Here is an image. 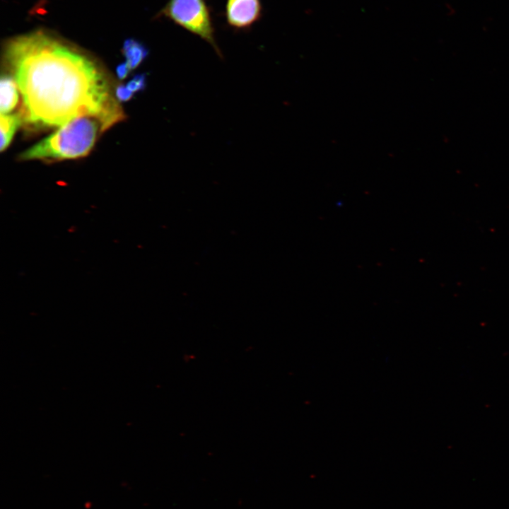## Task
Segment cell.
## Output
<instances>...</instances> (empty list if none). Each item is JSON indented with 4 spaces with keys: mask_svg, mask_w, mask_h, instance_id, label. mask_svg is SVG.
<instances>
[{
    "mask_svg": "<svg viewBox=\"0 0 509 509\" xmlns=\"http://www.w3.org/2000/svg\"><path fill=\"white\" fill-rule=\"evenodd\" d=\"M126 86L133 93L144 90L146 86V75L140 74L134 76Z\"/></svg>",
    "mask_w": 509,
    "mask_h": 509,
    "instance_id": "cell-8",
    "label": "cell"
},
{
    "mask_svg": "<svg viewBox=\"0 0 509 509\" xmlns=\"http://www.w3.org/2000/svg\"><path fill=\"white\" fill-rule=\"evenodd\" d=\"M23 121L21 112L1 114L0 117V151L3 152L10 145L13 137Z\"/></svg>",
    "mask_w": 509,
    "mask_h": 509,
    "instance_id": "cell-6",
    "label": "cell"
},
{
    "mask_svg": "<svg viewBox=\"0 0 509 509\" xmlns=\"http://www.w3.org/2000/svg\"><path fill=\"white\" fill-rule=\"evenodd\" d=\"M1 114H9L18 103V88L11 75L3 74L0 82Z\"/></svg>",
    "mask_w": 509,
    "mask_h": 509,
    "instance_id": "cell-5",
    "label": "cell"
},
{
    "mask_svg": "<svg viewBox=\"0 0 509 509\" xmlns=\"http://www.w3.org/2000/svg\"><path fill=\"white\" fill-rule=\"evenodd\" d=\"M5 64L23 100V120L60 127L80 117L98 119L104 131L124 115L107 74L90 57L38 31L11 40Z\"/></svg>",
    "mask_w": 509,
    "mask_h": 509,
    "instance_id": "cell-1",
    "label": "cell"
},
{
    "mask_svg": "<svg viewBox=\"0 0 509 509\" xmlns=\"http://www.w3.org/2000/svg\"><path fill=\"white\" fill-rule=\"evenodd\" d=\"M262 12L261 0H227L225 17L230 28L245 31L260 20Z\"/></svg>",
    "mask_w": 509,
    "mask_h": 509,
    "instance_id": "cell-4",
    "label": "cell"
},
{
    "mask_svg": "<svg viewBox=\"0 0 509 509\" xmlns=\"http://www.w3.org/2000/svg\"><path fill=\"white\" fill-rule=\"evenodd\" d=\"M122 53L131 70L136 69L148 55V49L140 41L129 38L124 40Z\"/></svg>",
    "mask_w": 509,
    "mask_h": 509,
    "instance_id": "cell-7",
    "label": "cell"
},
{
    "mask_svg": "<svg viewBox=\"0 0 509 509\" xmlns=\"http://www.w3.org/2000/svg\"><path fill=\"white\" fill-rule=\"evenodd\" d=\"M100 122L91 117H80L60 127L56 131L22 152L21 160H58L84 157L93 148Z\"/></svg>",
    "mask_w": 509,
    "mask_h": 509,
    "instance_id": "cell-2",
    "label": "cell"
},
{
    "mask_svg": "<svg viewBox=\"0 0 509 509\" xmlns=\"http://www.w3.org/2000/svg\"><path fill=\"white\" fill-rule=\"evenodd\" d=\"M159 15L205 40L223 59L215 37L211 11L206 0H168Z\"/></svg>",
    "mask_w": 509,
    "mask_h": 509,
    "instance_id": "cell-3",
    "label": "cell"
},
{
    "mask_svg": "<svg viewBox=\"0 0 509 509\" xmlns=\"http://www.w3.org/2000/svg\"><path fill=\"white\" fill-rule=\"evenodd\" d=\"M115 97L118 102H127L134 95L127 86L119 85L115 88Z\"/></svg>",
    "mask_w": 509,
    "mask_h": 509,
    "instance_id": "cell-9",
    "label": "cell"
},
{
    "mask_svg": "<svg viewBox=\"0 0 509 509\" xmlns=\"http://www.w3.org/2000/svg\"><path fill=\"white\" fill-rule=\"evenodd\" d=\"M130 71L131 69L129 68L128 64L124 62L117 66L116 74L119 80H122L128 76Z\"/></svg>",
    "mask_w": 509,
    "mask_h": 509,
    "instance_id": "cell-10",
    "label": "cell"
}]
</instances>
